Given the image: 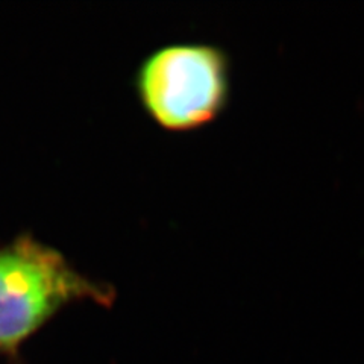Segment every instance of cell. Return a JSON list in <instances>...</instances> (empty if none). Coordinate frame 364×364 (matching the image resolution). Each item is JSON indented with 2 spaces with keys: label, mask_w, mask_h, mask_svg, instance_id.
Wrapping results in <instances>:
<instances>
[{
  "label": "cell",
  "mask_w": 364,
  "mask_h": 364,
  "mask_svg": "<svg viewBox=\"0 0 364 364\" xmlns=\"http://www.w3.org/2000/svg\"><path fill=\"white\" fill-rule=\"evenodd\" d=\"M112 299L108 286L84 277L60 250L20 235L0 249V350L14 354L68 304Z\"/></svg>",
  "instance_id": "obj_1"
},
{
  "label": "cell",
  "mask_w": 364,
  "mask_h": 364,
  "mask_svg": "<svg viewBox=\"0 0 364 364\" xmlns=\"http://www.w3.org/2000/svg\"><path fill=\"white\" fill-rule=\"evenodd\" d=\"M136 93L161 128L196 129L225 108L230 96V64L214 46H166L143 61L136 73Z\"/></svg>",
  "instance_id": "obj_2"
}]
</instances>
